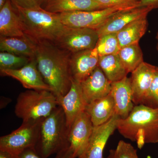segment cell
<instances>
[{"instance_id":"obj_22","label":"cell","mask_w":158,"mask_h":158,"mask_svg":"<svg viewBox=\"0 0 158 158\" xmlns=\"http://www.w3.org/2000/svg\"><path fill=\"white\" fill-rule=\"evenodd\" d=\"M147 16H144L129 24L117 34L120 48L139 43L147 31Z\"/></svg>"},{"instance_id":"obj_2","label":"cell","mask_w":158,"mask_h":158,"mask_svg":"<svg viewBox=\"0 0 158 158\" xmlns=\"http://www.w3.org/2000/svg\"><path fill=\"white\" fill-rule=\"evenodd\" d=\"M116 129L124 138L136 142L140 149L145 144L158 143V109L135 106L126 118L118 119Z\"/></svg>"},{"instance_id":"obj_9","label":"cell","mask_w":158,"mask_h":158,"mask_svg":"<svg viewBox=\"0 0 158 158\" xmlns=\"http://www.w3.org/2000/svg\"><path fill=\"white\" fill-rule=\"evenodd\" d=\"M94 126L88 113L82 112L75 119L69 130V148L73 158L81 154L88 144Z\"/></svg>"},{"instance_id":"obj_24","label":"cell","mask_w":158,"mask_h":158,"mask_svg":"<svg viewBox=\"0 0 158 158\" xmlns=\"http://www.w3.org/2000/svg\"><path fill=\"white\" fill-rule=\"evenodd\" d=\"M117 55L128 73H131L144 62L139 43L121 48Z\"/></svg>"},{"instance_id":"obj_29","label":"cell","mask_w":158,"mask_h":158,"mask_svg":"<svg viewBox=\"0 0 158 158\" xmlns=\"http://www.w3.org/2000/svg\"><path fill=\"white\" fill-rule=\"evenodd\" d=\"M104 8H107L114 6L137 5L139 6V1L137 0H94Z\"/></svg>"},{"instance_id":"obj_34","label":"cell","mask_w":158,"mask_h":158,"mask_svg":"<svg viewBox=\"0 0 158 158\" xmlns=\"http://www.w3.org/2000/svg\"><path fill=\"white\" fill-rule=\"evenodd\" d=\"M0 158H14V156L7 152L0 151Z\"/></svg>"},{"instance_id":"obj_36","label":"cell","mask_w":158,"mask_h":158,"mask_svg":"<svg viewBox=\"0 0 158 158\" xmlns=\"http://www.w3.org/2000/svg\"><path fill=\"white\" fill-rule=\"evenodd\" d=\"M7 1V0H0V9L2 8L4 5L6 4Z\"/></svg>"},{"instance_id":"obj_16","label":"cell","mask_w":158,"mask_h":158,"mask_svg":"<svg viewBox=\"0 0 158 158\" xmlns=\"http://www.w3.org/2000/svg\"><path fill=\"white\" fill-rule=\"evenodd\" d=\"M110 94L114 101L116 115L121 119L126 118L135 106L130 78L127 76L112 83Z\"/></svg>"},{"instance_id":"obj_35","label":"cell","mask_w":158,"mask_h":158,"mask_svg":"<svg viewBox=\"0 0 158 158\" xmlns=\"http://www.w3.org/2000/svg\"><path fill=\"white\" fill-rule=\"evenodd\" d=\"M106 158H114V150H111L110 151V155Z\"/></svg>"},{"instance_id":"obj_26","label":"cell","mask_w":158,"mask_h":158,"mask_svg":"<svg viewBox=\"0 0 158 158\" xmlns=\"http://www.w3.org/2000/svg\"><path fill=\"white\" fill-rule=\"evenodd\" d=\"M33 59H34L8 52H1L0 70L19 69L27 64Z\"/></svg>"},{"instance_id":"obj_31","label":"cell","mask_w":158,"mask_h":158,"mask_svg":"<svg viewBox=\"0 0 158 158\" xmlns=\"http://www.w3.org/2000/svg\"><path fill=\"white\" fill-rule=\"evenodd\" d=\"M14 158H42L37 152L35 147L29 148Z\"/></svg>"},{"instance_id":"obj_30","label":"cell","mask_w":158,"mask_h":158,"mask_svg":"<svg viewBox=\"0 0 158 158\" xmlns=\"http://www.w3.org/2000/svg\"><path fill=\"white\" fill-rule=\"evenodd\" d=\"M15 7L24 9H34L41 7L38 0H10Z\"/></svg>"},{"instance_id":"obj_6","label":"cell","mask_w":158,"mask_h":158,"mask_svg":"<svg viewBox=\"0 0 158 158\" xmlns=\"http://www.w3.org/2000/svg\"><path fill=\"white\" fill-rule=\"evenodd\" d=\"M138 7L137 5H127L93 11H70L59 14L62 23L66 27L97 30L115 14Z\"/></svg>"},{"instance_id":"obj_38","label":"cell","mask_w":158,"mask_h":158,"mask_svg":"<svg viewBox=\"0 0 158 158\" xmlns=\"http://www.w3.org/2000/svg\"><path fill=\"white\" fill-rule=\"evenodd\" d=\"M156 38V39L157 41V42L156 47V48L157 51L158 52V32H157V33Z\"/></svg>"},{"instance_id":"obj_33","label":"cell","mask_w":158,"mask_h":158,"mask_svg":"<svg viewBox=\"0 0 158 158\" xmlns=\"http://www.w3.org/2000/svg\"><path fill=\"white\" fill-rule=\"evenodd\" d=\"M55 158H73V156L68 147L57 153Z\"/></svg>"},{"instance_id":"obj_18","label":"cell","mask_w":158,"mask_h":158,"mask_svg":"<svg viewBox=\"0 0 158 158\" xmlns=\"http://www.w3.org/2000/svg\"><path fill=\"white\" fill-rule=\"evenodd\" d=\"M22 26L15 8L10 0L0 9V37H24Z\"/></svg>"},{"instance_id":"obj_8","label":"cell","mask_w":158,"mask_h":158,"mask_svg":"<svg viewBox=\"0 0 158 158\" xmlns=\"http://www.w3.org/2000/svg\"><path fill=\"white\" fill-rule=\"evenodd\" d=\"M99 36L96 30L65 26L55 43L60 48L71 54L93 49L96 47Z\"/></svg>"},{"instance_id":"obj_27","label":"cell","mask_w":158,"mask_h":158,"mask_svg":"<svg viewBox=\"0 0 158 158\" xmlns=\"http://www.w3.org/2000/svg\"><path fill=\"white\" fill-rule=\"evenodd\" d=\"M144 105L153 109H158V67L157 66L148 94Z\"/></svg>"},{"instance_id":"obj_4","label":"cell","mask_w":158,"mask_h":158,"mask_svg":"<svg viewBox=\"0 0 158 158\" xmlns=\"http://www.w3.org/2000/svg\"><path fill=\"white\" fill-rule=\"evenodd\" d=\"M69 130L63 110L58 106L41 122L35 149L42 158H47L69 147Z\"/></svg>"},{"instance_id":"obj_10","label":"cell","mask_w":158,"mask_h":158,"mask_svg":"<svg viewBox=\"0 0 158 158\" xmlns=\"http://www.w3.org/2000/svg\"><path fill=\"white\" fill-rule=\"evenodd\" d=\"M119 117L115 114L104 124L94 127L88 144L78 158H103L104 150L110 136L117 129Z\"/></svg>"},{"instance_id":"obj_32","label":"cell","mask_w":158,"mask_h":158,"mask_svg":"<svg viewBox=\"0 0 158 158\" xmlns=\"http://www.w3.org/2000/svg\"><path fill=\"white\" fill-rule=\"evenodd\" d=\"M139 7H148L154 9L158 8V0H140Z\"/></svg>"},{"instance_id":"obj_3","label":"cell","mask_w":158,"mask_h":158,"mask_svg":"<svg viewBox=\"0 0 158 158\" xmlns=\"http://www.w3.org/2000/svg\"><path fill=\"white\" fill-rule=\"evenodd\" d=\"M14 7L24 33L34 42L45 40L55 42L64 28L59 13L50 12L42 7L24 9Z\"/></svg>"},{"instance_id":"obj_37","label":"cell","mask_w":158,"mask_h":158,"mask_svg":"<svg viewBox=\"0 0 158 158\" xmlns=\"http://www.w3.org/2000/svg\"><path fill=\"white\" fill-rule=\"evenodd\" d=\"M48 1L49 0H38L41 7L43 5H44L45 3H46L47 2H48Z\"/></svg>"},{"instance_id":"obj_25","label":"cell","mask_w":158,"mask_h":158,"mask_svg":"<svg viewBox=\"0 0 158 158\" xmlns=\"http://www.w3.org/2000/svg\"><path fill=\"white\" fill-rule=\"evenodd\" d=\"M95 48L99 56L118 54L121 48L117 34L111 33L99 37Z\"/></svg>"},{"instance_id":"obj_5","label":"cell","mask_w":158,"mask_h":158,"mask_svg":"<svg viewBox=\"0 0 158 158\" xmlns=\"http://www.w3.org/2000/svg\"><path fill=\"white\" fill-rule=\"evenodd\" d=\"M58 106L52 91L28 90L19 95L15 113L23 122L39 121L49 116Z\"/></svg>"},{"instance_id":"obj_20","label":"cell","mask_w":158,"mask_h":158,"mask_svg":"<svg viewBox=\"0 0 158 158\" xmlns=\"http://www.w3.org/2000/svg\"><path fill=\"white\" fill-rule=\"evenodd\" d=\"M43 6L46 11L55 13L106 9L94 0H49Z\"/></svg>"},{"instance_id":"obj_13","label":"cell","mask_w":158,"mask_h":158,"mask_svg":"<svg viewBox=\"0 0 158 158\" xmlns=\"http://www.w3.org/2000/svg\"><path fill=\"white\" fill-rule=\"evenodd\" d=\"M157 66L143 62L131 73V86L135 106L143 105L148 94Z\"/></svg>"},{"instance_id":"obj_7","label":"cell","mask_w":158,"mask_h":158,"mask_svg":"<svg viewBox=\"0 0 158 158\" xmlns=\"http://www.w3.org/2000/svg\"><path fill=\"white\" fill-rule=\"evenodd\" d=\"M43 119L23 122L21 126L9 135L1 137L0 151H6L13 156H16L27 148L35 147L40 124Z\"/></svg>"},{"instance_id":"obj_19","label":"cell","mask_w":158,"mask_h":158,"mask_svg":"<svg viewBox=\"0 0 158 158\" xmlns=\"http://www.w3.org/2000/svg\"><path fill=\"white\" fill-rule=\"evenodd\" d=\"M85 111L94 127L104 124L116 114L114 101L110 94L87 104Z\"/></svg>"},{"instance_id":"obj_12","label":"cell","mask_w":158,"mask_h":158,"mask_svg":"<svg viewBox=\"0 0 158 158\" xmlns=\"http://www.w3.org/2000/svg\"><path fill=\"white\" fill-rule=\"evenodd\" d=\"M57 100L58 105L62 107L65 114L66 125L69 130L75 119L85 111L88 104L83 95L81 83L72 80L68 92Z\"/></svg>"},{"instance_id":"obj_11","label":"cell","mask_w":158,"mask_h":158,"mask_svg":"<svg viewBox=\"0 0 158 158\" xmlns=\"http://www.w3.org/2000/svg\"><path fill=\"white\" fill-rule=\"evenodd\" d=\"M2 76L11 77L17 80L28 90H49L52 89L44 81L37 68L35 59L22 68L16 69H6L0 70Z\"/></svg>"},{"instance_id":"obj_17","label":"cell","mask_w":158,"mask_h":158,"mask_svg":"<svg viewBox=\"0 0 158 158\" xmlns=\"http://www.w3.org/2000/svg\"><path fill=\"white\" fill-rule=\"evenodd\" d=\"M152 10L148 7H138L115 14L96 30L99 37L105 34L118 33L130 23L147 16Z\"/></svg>"},{"instance_id":"obj_21","label":"cell","mask_w":158,"mask_h":158,"mask_svg":"<svg viewBox=\"0 0 158 158\" xmlns=\"http://www.w3.org/2000/svg\"><path fill=\"white\" fill-rule=\"evenodd\" d=\"M37 44L27 36L24 37H0L1 52L35 59Z\"/></svg>"},{"instance_id":"obj_1","label":"cell","mask_w":158,"mask_h":158,"mask_svg":"<svg viewBox=\"0 0 158 158\" xmlns=\"http://www.w3.org/2000/svg\"><path fill=\"white\" fill-rule=\"evenodd\" d=\"M36 44L35 59L37 68L58 99L66 94L71 86L72 54L52 41L45 40Z\"/></svg>"},{"instance_id":"obj_39","label":"cell","mask_w":158,"mask_h":158,"mask_svg":"<svg viewBox=\"0 0 158 158\" xmlns=\"http://www.w3.org/2000/svg\"><path fill=\"white\" fill-rule=\"evenodd\" d=\"M137 1H140V0H137Z\"/></svg>"},{"instance_id":"obj_14","label":"cell","mask_w":158,"mask_h":158,"mask_svg":"<svg viewBox=\"0 0 158 158\" xmlns=\"http://www.w3.org/2000/svg\"><path fill=\"white\" fill-rule=\"evenodd\" d=\"M99 58L95 48L72 54L70 67L72 80L81 83L98 66Z\"/></svg>"},{"instance_id":"obj_28","label":"cell","mask_w":158,"mask_h":158,"mask_svg":"<svg viewBox=\"0 0 158 158\" xmlns=\"http://www.w3.org/2000/svg\"><path fill=\"white\" fill-rule=\"evenodd\" d=\"M114 158H138L137 150L130 143L123 141L118 142L114 150Z\"/></svg>"},{"instance_id":"obj_15","label":"cell","mask_w":158,"mask_h":158,"mask_svg":"<svg viewBox=\"0 0 158 158\" xmlns=\"http://www.w3.org/2000/svg\"><path fill=\"white\" fill-rule=\"evenodd\" d=\"M81 84L83 95L88 104L109 95L112 86V82L98 66Z\"/></svg>"},{"instance_id":"obj_23","label":"cell","mask_w":158,"mask_h":158,"mask_svg":"<svg viewBox=\"0 0 158 158\" xmlns=\"http://www.w3.org/2000/svg\"><path fill=\"white\" fill-rule=\"evenodd\" d=\"M98 66L112 83L124 78L128 73L117 54L99 56Z\"/></svg>"}]
</instances>
